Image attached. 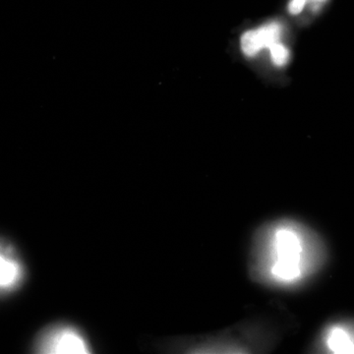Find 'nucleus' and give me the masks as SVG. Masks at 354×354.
Returning a JSON list of instances; mask_svg holds the SVG:
<instances>
[{
  "mask_svg": "<svg viewBox=\"0 0 354 354\" xmlns=\"http://www.w3.org/2000/svg\"><path fill=\"white\" fill-rule=\"evenodd\" d=\"M271 232L264 256L268 278L283 285L297 283L315 267V241L291 223L279 225Z\"/></svg>",
  "mask_w": 354,
  "mask_h": 354,
  "instance_id": "f257e3e1",
  "label": "nucleus"
},
{
  "mask_svg": "<svg viewBox=\"0 0 354 354\" xmlns=\"http://www.w3.org/2000/svg\"><path fill=\"white\" fill-rule=\"evenodd\" d=\"M39 353L85 354L91 353L86 337L76 328L55 325L44 330L37 344Z\"/></svg>",
  "mask_w": 354,
  "mask_h": 354,
  "instance_id": "f03ea898",
  "label": "nucleus"
},
{
  "mask_svg": "<svg viewBox=\"0 0 354 354\" xmlns=\"http://www.w3.org/2000/svg\"><path fill=\"white\" fill-rule=\"evenodd\" d=\"M281 34V26L278 22L247 31L241 37V50L246 57H254L264 48H270L272 44L279 43Z\"/></svg>",
  "mask_w": 354,
  "mask_h": 354,
  "instance_id": "7ed1b4c3",
  "label": "nucleus"
},
{
  "mask_svg": "<svg viewBox=\"0 0 354 354\" xmlns=\"http://www.w3.org/2000/svg\"><path fill=\"white\" fill-rule=\"evenodd\" d=\"M326 348L333 353H354V326L337 324L330 326L324 335Z\"/></svg>",
  "mask_w": 354,
  "mask_h": 354,
  "instance_id": "20e7f679",
  "label": "nucleus"
},
{
  "mask_svg": "<svg viewBox=\"0 0 354 354\" xmlns=\"http://www.w3.org/2000/svg\"><path fill=\"white\" fill-rule=\"evenodd\" d=\"M22 278L23 270L19 261L0 245V290H12Z\"/></svg>",
  "mask_w": 354,
  "mask_h": 354,
  "instance_id": "39448f33",
  "label": "nucleus"
},
{
  "mask_svg": "<svg viewBox=\"0 0 354 354\" xmlns=\"http://www.w3.org/2000/svg\"><path fill=\"white\" fill-rule=\"evenodd\" d=\"M272 62L278 66H283L290 60V51L283 44L276 43L270 46Z\"/></svg>",
  "mask_w": 354,
  "mask_h": 354,
  "instance_id": "423d86ee",
  "label": "nucleus"
},
{
  "mask_svg": "<svg viewBox=\"0 0 354 354\" xmlns=\"http://www.w3.org/2000/svg\"><path fill=\"white\" fill-rule=\"evenodd\" d=\"M326 0H290L288 4V11L292 15H297L304 10L307 6H319L323 3Z\"/></svg>",
  "mask_w": 354,
  "mask_h": 354,
  "instance_id": "0eeeda50",
  "label": "nucleus"
}]
</instances>
